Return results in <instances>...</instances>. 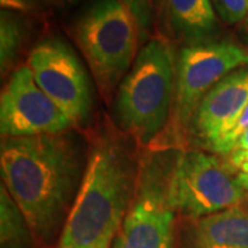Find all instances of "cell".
I'll return each instance as SVG.
<instances>
[{
	"label": "cell",
	"mask_w": 248,
	"mask_h": 248,
	"mask_svg": "<svg viewBox=\"0 0 248 248\" xmlns=\"http://www.w3.org/2000/svg\"><path fill=\"white\" fill-rule=\"evenodd\" d=\"M71 120L36 84L28 65L16 68L0 97L3 138H25L71 131Z\"/></svg>",
	"instance_id": "obj_9"
},
{
	"label": "cell",
	"mask_w": 248,
	"mask_h": 248,
	"mask_svg": "<svg viewBox=\"0 0 248 248\" xmlns=\"http://www.w3.org/2000/svg\"><path fill=\"white\" fill-rule=\"evenodd\" d=\"M232 152H239V153H248V128L243 133V135L239 138L236 143L234 149ZM231 152V153H232Z\"/></svg>",
	"instance_id": "obj_19"
},
{
	"label": "cell",
	"mask_w": 248,
	"mask_h": 248,
	"mask_svg": "<svg viewBox=\"0 0 248 248\" xmlns=\"http://www.w3.org/2000/svg\"><path fill=\"white\" fill-rule=\"evenodd\" d=\"M218 18L226 25H237L247 16L248 0H211Z\"/></svg>",
	"instance_id": "obj_16"
},
{
	"label": "cell",
	"mask_w": 248,
	"mask_h": 248,
	"mask_svg": "<svg viewBox=\"0 0 248 248\" xmlns=\"http://www.w3.org/2000/svg\"><path fill=\"white\" fill-rule=\"evenodd\" d=\"M175 79L172 46L163 37H153L116 90L113 116L119 128L140 145L155 141L172 113Z\"/></svg>",
	"instance_id": "obj_3"
},
{
	"label": "cell",
	"mask_w": 248,
	"mask_h": 248,
	"mask_svg": "<svg viewBox=\"0 0 248 248\" xmlns=\"http://www.w3.org/2000/svg\"><path fill=\"white\" fill-rule=\"evenodd\" d=\"M248 66V47L231 39L184 46L177 55L174 123L187 131L199 104L229 73Z\"/></svg>",
	"instance_id": "obj_7"
},
{
	"label": "cell",
	"mask_w": 248,
	"mask_h": 248,
	"mask_svg": "<svg viewBox=\"0 0 248 248\" xmlns=\"http://www.w3.org/2000/svg\"><path fill=\"white\" fill-rule=\"evenodd\" d=\"M237 179H239L240 185L243 186L246 190L248 192V174H243V172H240L237 174Z\"/></svg>",
	"instance_id": "obj_20"
},
{
	"label": "cell",
	"mask_w": 248,
	"mask_h": 248,
	"mask_svg": "<svg viewBox=\"0 0 248 248\" xmlns=\"http://www.w3.org/2000/svg\"><path fill=\"white\" fill-rule=\"evenodd\" d=\"M51 1H58V3H69V1H75V0H51Z\"/></svg>",
	"instance_id": "obj_22"
},
{
	"label": "cell",
	"mask_w": 248,
	"mask_h": 248,
	"mask_svg": "<svg viewBox=\"0 0 248 248\" xmlns=\"http://www.w3.org/2000/svg\"><path fill=\"white\" fill-rule=\"evenodd\" d=\"M0 247L43 248L6 186H0Z\"/></svg>",
	"instance_id": "obj_13"
},
{
	"label": "cell",
	"mask_w": 248,
	"mask_h": 248,
	"mask_svg": "<svg viewBox=\"0 0 248 248\" xmlns=\"http://www.w3.org/2000/svg\"><path fill=\"white\" fill-rule=\"evenodd\" d=\"M164 14L172 36L185 46L218 39L221 27L211 0H166Z\"/></svg>",
	"instance_id": "obj_12"
},
{
	"label": "cell",
	"mask_w": 248,
	"mask_h": 248,
	"mask_svg": "<svg viewBox=\"0 0 248 248\" xmlns=\"http://www.w3.org/2000/svg\"><path fill=\"white\" fill-rule=\"evenodd\" d=\"M177 156L152 153L140 161L130 208L113 248H175V210L170 200V177Z\"/></svg>",
	"instance_id": "obj_5"
},
{
	"label": "cell",
	"mask_w": 248,
	"mask_h": 248,
	"mask_svg": "<svg viewBox=\"0 0 248 248\" xmlns=\"http://www.w3.org/2000/svg\"><path fill=\"white\" fill-rule=\"evenodd\" d=\"M1 10L19 11V13H31L37 10V0H0Z\"/></svg>",
	"instance_id": "obj_17"
},
{
	"label": "cell",
	"mask_w": 248,
	"mask_h": 248,
	"mask_svg": "<svg viewBox=\"0 0 248 248\" xmlns=\"http://www.w3.org/2000/svg\"><path fill=\"white\" fill-rule=\"evenodd\" d=\"M248 104V66L229 73L202 99L187 133L200 146L210 148L228 131Z\"/></svg>",
	"instance_id": "obj_10"
},
{
	"label": "cell",
	"mask_w": 248,
	"mask_h": 248,
	"mask_svg": "<svg viewBox=\"0 0 248 248\" xmlns=\"http://www.w3.org/2000/svg\"><path fill=\"white\" fill-rule=\"evenodd\" d=\"M229 159H231L232 167L241 170L243 174H248V153L232 152L229 155Z\"/></svg>",
	"instance_id": "obj_18"
},
{
	"label": "cell",
	"mask_w": 248,
	"mask_h": 248,
	"mask_svg": "<svg viewBox=\"0 0 248 248\" xmlns=\"http://www.w3.org/2000/svg\"><path fill=\"white\" fill-rule=\"evenodd\" d=\"M248 128V104L247 107L243 109L240 113L239 119L236 123L232 125L228 131L222 134L221 137L214 142L213 145L208 148V151L218 153V155H231V152L234 149L236 143L239 138L243 135V133Z\"/></svg>",
	"instance_id": "obj_15"
},
{
	"label": "cell",
	"mask_w": 248,
	"mask_h": 248,
	"mask_svg": "<svg viewBox=\"0 0 248 248\" xmlns=\"http://www.w3.org/2000/svg\"><path fill=\"white\" fill-rule=\"evenodd\" d=\"M247 203H248V202H247Z\"/></svg>",
	"instance_id": "obj_23"
},
{
	"label": "cell",
	"mask_w": 248,
	"mask_h": 248,
	"mask_svg": "<svg viewBox=\"0 0 248 248\" xmlns=\"http://www.w3.org/2000/svg\"><path fill=\"white\" fill-rule=\"evenodd\" d=\"M170 200L184 219H197L247 203L232 166L204 151L179 152L170 177Z\"/></svg>",
	"instance_id": "obj_6"
},
{
	"label": "cell",
	"mask_w": 248,
	"mask_h": 248,
	"mask_svg": "<svg viewBox=\"0 0 248 248\" xmlns=\"http://www.w3.org/2000/svg\"><path fill=\"white\" fill-rule=\"evenodd\" d=\"M28 36L27 21L16 11L0 14V68L1 76L14 69Z\"/></svg>",
	"instance_id": "obj_14"
},
{
	"label": "cell",
	"mask_w": 248,
	"mask_h": 248,
	"mask_svg": "<svg viewBox=\"0 0 248 248\" xmlns=\"http://www.w3.org/2000/svg\"><path fill=\"white\" fill-rule=\"evenodd\" d=\"M36 84L51 98L72 125L87 122L93 107L91 84L76 53L60 37H47L31 50L27 61Z\"/></svg>",
	"instance_id": "obj_8"
},
{
	"label": "cell",
	"mask_w": 248,
	"mask_h": 248,
	"mask_svg": "<svg viewBox=\"0 0 248 248\" xmlns=\"http://www.w3.org/2000/svg\"><path fill=\"white\" fill-rule=\"evenodd\" d=\"M178 248H248V203L197 219H184Z\"/></svg>",
	"instance_id": "obj_11"
},
{
	"label": "cell",
	"mask_w": 248,
	"mask_h": 248,
	"mask_svg": "<svg viewBox=\"0 0 248 248\" xmlns=\"http://www.w3.org/2000/svg\"><path fill=\"white\" fill-rule=\"evenodd\" d=\"M86 169L83 145L71 131L3 138L1 184L43 248L60 239Z\"/></svg>",
	"instance_id": "obj_1"
},
{
	"label": "cell",
	"mask_w": 248,
	"mask_h": 248,
	"mask_svg": "<svg viewBox=\"0 0 248 248\" xmlns=\"http://www.w3.org/2000/svg\"><path fill=\"white\" fill-rule=\"evenodd\" d=\"M72 36L101 93L117 90L138 55L140 28L124 0H90L73 18Z\"/></svg>",
	"instance_id": "obj_4"
},
{
	"label": "cell",
	"mask_w": 248,
	"mask_h": 248,
	"mask_svg": "<svg viewBox=\"0 0 248 248\" xmlns=\"http://www.w3.org/2000/svg\"><path fill=\"white\" fill-rule=\"evenodd\" d=\"M243 32H244V36H246V39H247V42H248V7H247V16H246L244 21H243Z\"/></svg>",
	"instance_id": "obj_21"
},
{
	"label": "cell",
	"mask_w": 248,
	"mask_h": 248,
	"mask_svg": "<svg viewBox=\"0 0 248 248\" xmlns=\"http://www.w3.org/2000/svg\"><path fill=\"white\" fill-rule=\"evenodd\" d=\"M138 167L124 141L97 140L55 248H113L133 200Z\"/></svg>",
	"instance_id": "obj_2"
}]
</instances>
